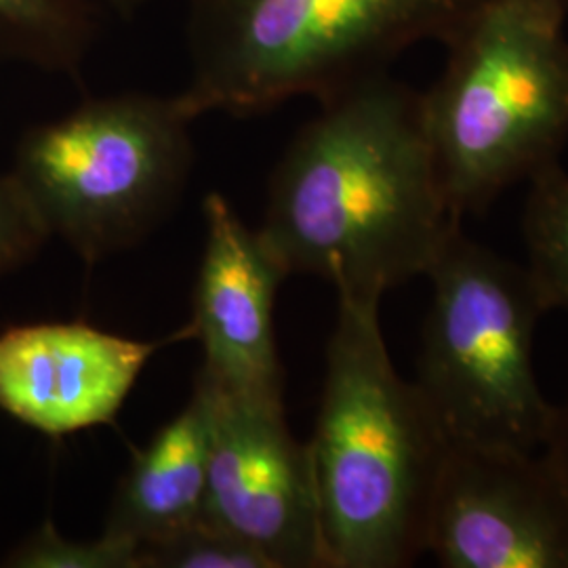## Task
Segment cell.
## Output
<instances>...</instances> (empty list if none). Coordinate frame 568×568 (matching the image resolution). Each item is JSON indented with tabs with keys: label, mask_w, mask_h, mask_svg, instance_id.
<instances>
[{
	"label": "cell",
	"mask_w": 568,
	"mask_h": 568,
	"mask_svg": "<svg viewBox=\"0 0 568 568\" xmlns=\"http://www.w3.org/2000/svg\"><path fill=\"white\" fill-rule=\"evenodd\" d=\"M138 556L140 568H270L260 551L206 516L145 544Z\"/></svg>",
	"instance_id": "5bb4252c"
},
{
	"label": "cell",
	"mask_w": 568,
	"mask_h": 568,
	"mask_svg": "<svg viewBox=\"0 0 568 568\" xmlns=\"http://www.w3.org/2000/svg\"><path fill=\"white\" fill-rule=\"evenodd\" d=\"M131 339L98 326L30 323L0 331V410L47 438L116 419L150 358L169 339Z\"/></svg>",
	"instance_id": "30bf717a"
},
{
	"label": "cell",
	"mask_w": 568,
	"mask_h": 568,
	"mask_svg": "<svg viewBox=\"0 0 568 568\" xmlns=\"http://www.w3.org/2000/svg\"><path fill=\"white\" fill-rule=\"evenodd\" d=\"M541 450L548 455L551 466L556 467L568 490V398L562 405H554L551 426Z\"/></svg>",
	"instance_id": "e0dca14e"
},
{
	"label": "cell",
	"mask_w": 568,
	"mask_h": 568,
	"mask_svg": "<svg viewBox=\"0 0 568 568\" xmlns=\"http://www.w3.org/2000/svg\"><path fill=\"white\" fill-rule=\"evenodd\" d=\"M102 13H114L121 18H131L138 11H142L143 7L152 4L154 0H91Z\"/></svg>",
	"instance_id": "ac0fdd59"
},
{
	"label": "cell",
	"mask_w": 568,
	"mask_h": 568,
	"mask_svg": "<svg viewBox=\"0 0 568 568\" xmlns=\"http://www.w3.org/2000/svg\"><path fill=\"white\" fill-rule=\"evenodd\" d=\"M483 0H187L185 110L251 116L326 98L445 42Z\"/></svg>",
	"instance_id": "277c9868"
},
{
	"label": "cell",
	"mask_w": 568,
	"mask_h": 568,
	"mask_svg": "<svg viewBox=\"0 0 568 568\" xmlns=\"http://www.w3.org/2000/svg\"><path fill=\"white\" fill-rule=\"evenodd\" d=\"M459 227L422 93L382 72L321 102L272 173L257 232L286 276L384 300L426 276Z\"/></svg>",
	"instance_id": "6da1fadb"
},
{
	"label": "cell",
	"mask_w": 568,
	"mask_h": 568,
	"mask_svg": "<svg viewBox=\"0 0 568 568\" xmlns=\"http://www.w3.org/2000/svg\"><path fill=\"white\" fill-rule=\"evenodd\" d=\"M211 415L204 516L260 551L270 568H326L307 443L284 406L225 394L199 373Z\"/></svg>",
	"instance_id": "52a82bcc"
},
{
	"label": "cell",
	"mask_w": 568,
	"mask_h": 568,
	"mask_svg": "<svg viewBox=\"0 0 568 568\" xmlns=\"http://www.w3.org/2000/svg\"><path fill=\"white\" fill-rule=\"evenodd\" d=\"M527 185L525 265L546 310L568 312V171L554 164Z\"/></svg>",
	"instance_id": "4fadbf2b"
},
{
	"label": "cell",
	"mask_w": 568,
	"mask_h": 568,
	"mask_svg": "<svg viewBox=\"0 0 568 568\" xmlns=\"http://www.w3.org/2000/svg\"><path fill=\"white\" fill-rule=\"evenodd\" d=\"M7 568H140L138 548L102 532L98 539H70L51 520L21 539L2 562Z\"/></svg>",
	"instance_id": "9a60e30c"
},
{
	"label": "cell",
	"mask_w": 568,
	"mask_h": 568,
	"mask_svg": "<svg viewBox=\"0 0 568 568\" xmlns=\"http://www.w3.org/2000/svg\"><path fill=\"white\" fill-rule=\"evenodd\" d=\"M47 241L49 234L18 183L9 171H0V278L34 260Z\"/></svg>",
	"instance_id": "2e32d148"
},
{
	"label": "cell",
	"mask_w": 568,
	"mask_h": 568,
	"mask_svg": "<svg viewBox=\"0 0 568 568\" xmlns=\"http://www.w3.org/2000/svg\"><path fill=\"white\" fill-rule=\"evenodd\" d=\"M565 21L537 0H483L445 42V68L422 93V108L462 222L560 163L568 143Z\"/></svg>",
	"instance_id": "3957f363"
},
{
	"label": "cell",
	"mask_w": 568,
	"mask_h": 568,
	"mask_svg": "<svg viewBox=\"0 0 568 568\" xmlns=\"http://www.w3.org/2000/svg\"><path fill=\"white\" fill-rule=\"evenodd\" d=\"M432 300L415 384L450 445L541 450L554 405L535 371L548 314L527 265L459 227L426 274Z\"/></svg>",
	"instance_id": "5b68a950"
},
{
	"label": "cell",
	"mask_w": 568,
	"mask_h": 568,
	"mask_svg": "<svg viewBox=\"0 0 568 568\" xmlns=\"http://www.w3.org/2000/svg\"><path fill=\"white\" fill-rule=\"evenodd\" d=\"M382 300L337 295L325 386L307 443L326 568H405L427 554L447 434L392 365Z\"/></svg>",
	"instance_id": "7a4b0ae2"
},
{
	"label": "cell",
	"mask_w": 568,
	"mask_h": 568,
	"mask_svg": "<svg viewBox=\"0 0 568 568\" xmlns=\"http://www.w3.org/2000/svg\"><path fill=\"white\" fill-rule=\"evenodd\" d=\"M100 16L91 0H0V60L79 77Z\"/></svg>",
	"instance_id": "7c38bea8"
},
{
	"label": "cell",
	"mask_w": 568,
	"mask_h": 568,
	"mask_svg": "<svg viewBox=\"0 0 568 568\" xmlns=\"http://www.w3.org/2000/svg\"><path fill=\"white\" fill-rule=\"evenodd\" d=\"M427 554L445 568H568V490L548 455L450 445Z\"/></svg>",
	"instance_id": "ba28073f"
},
{
	"label": "cell",
	"mask_w": 568,
	"mask_h": 568,
	"mask_svg": "<svg viewBox=\"0 0 568 568\" xmlns=\"http://www.w3.org/2000/svg\"><path fill=\"white\" fill-rule=\"evenodd\" d=\"M194 121L180 95L93 98L28 129L9 173L49 239L95 264L173 211L194 163Z\"/></svg>",
	"instance_id": "8992f818"
},
{
	"label": "cell",
	"mask_w": 568,
	"mask_h": 568,
	"mask_svg": "<svg viewBox=\"0 0 568 568\" xmlns=\"http://www.w3.org/2000/svg\"><path fill=\"white\" fill-rule=\"evenodd\" d=\"M211 415L203 387L182 413L164 424L131 466L112 497L102 532L135 546L203 518L206 499Z\"/></svg>",
	"instance_id": "8fae6325"
},
{
	"label": "cell",
	"mask_w": 568,
	"mask_h": 568,
	"mask_svg": "<svg viewBox=\"0 0 568 568\" xmlns=\"http://www.w3.org/2000/svg\"><path fill=\"white\" fill-rule=\"evenodd\" d=\"M537 2H541V4H546V7H551V9L565 13L568 18V0H537Z\"/></svg>",
	"instance_id": "d6986e66"
},
{
	"label": "cell",
	"mask_w": 568,
	"mask_h": 568,
	"mask_svg": "<svg viewBox=\"0 0 568 568\" xmlns=\"http://www.w3.org/2000/svg\"><path fill=\"white\" fill-rule=\"evenodd\" d=\"M203 215L206 243L187 325L203 345L199 373L225 394L284 406L274 307L286 272L222 194H206Z\"/></svg>",
	"instance_id": "9c48e42d"
}]
</instances>
